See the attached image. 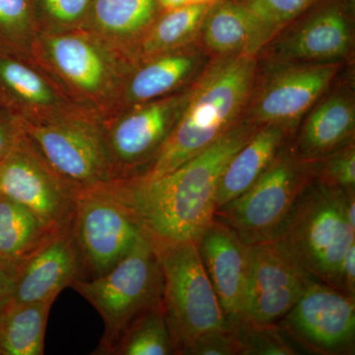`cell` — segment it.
<instances>
[{"mask_svg":"<svg viewBox=\"0 0 355 355\" xmlns=\"http://www.w3.org/2000/svg\"><path fill=\"white\" fill-rule=\"evenodd\" d=\"M258 125L238 123L202 153L153 180L123 178L96 187L121 203L154 246L198 241L216 218L226 166Z\"/></svg>","mask_w":355,"mask_h":355,"instance_id":"1","label":"cell"},{"mask_svg":"<svg viewBox=\"0 0 355 355\" xmlns=\"http://www.w3.org/2000/svg\"><path fill=\"white\" fill-rule=\"evenodd\" d=\"M252 55H226L203 72L141 180L173 171L209 148L238 123L256 79Z\"/></svg>","mask_w":355,"mask_h":355,"instance_id":"2","label":"cell"},{"mask_svg":"<svg viewBox=\"0 0 355 355\" xmlns=\"http://www.w3.org/2000/svg\"><path fill=\"white\" fill-rule=\"evenodd\" d=\"M349 191L312 178L272 240L311 279L336 289L343 256L355 243L345 207Z\"/></svg>","mask_w":355,"mask_h":355,"instance_id":"3","label":"cell"},{"mask_svg":"<svg viewBox=\"0 0 355 355\" xmlns=\"http://www.w3.org/2000/svg\"><path fill=\"white\" fill-rule=\"evenodd\" d=\"M78 292L101 315L104 335L96 354H111L121 334L139 315L163 301L162 268L157 252L144 233L108 272L76 279Z\"/></svg>","mask_w":355,"mask_h":355,"instance_id":"4","label":"cell"},{"mask_svg":"<svg viewBox=\"0 0 355 355\" xmlns=\"http://www.w3.org/2000/svg\"><path fill=\"white\" fill-rule=\"evenodd\" d=\"M154 248L162 268L163 303L175 354H184L202 336L232 330L205 272L197 241Z\"/></svg>","mask_w":355,"mask_h":355,"instance_id":"5","label":"cell"},{"mask_svg":"<svg viewBox=\"0 0 355 355\" xmlns=\"http://www.w3.org/2000/svg\"><path fill=\"white\" fill-rule=\"evenodd\" d=\"M312 178L310 162L282 149L249 190L216 210V219L248 245L272 241Z\"/></svg>","mask_w":355,"mask_h":355,"instance_id":"6","label":"cell"},{"mask_svg":"<svg viewBox=\"0 0 355 355\" xmlns=\"http://www.w3.org/2000/svg\"><path fill=\"white\" fill-rule=\"evenodd\" d=\"M69 231L80 279H96L111 270L142 233L125 207L98 188L77 196Z\"/></svg>","mask_w":355,"mask_h":355,"instance_id":"7","label":"cell"},{"mask_svg":"<svg viewBox=\"0 0 355 355\" xmlns=\"http://www.w3.org/2000/svg\"><path fill=\"white\" fill-rule=\"evenodd\" d=\"M28 140L42 160L76 193L111 181V167L99 130L83 121L32 125Z\"/></svg>","mask_w":355,"mask_h":355,"instance_id":"8","label":"cell"},{"mask_svg":"<svg viewBox=\"0 0 355 355\" xmlns=\"http://www.w3.org/2000/svg\"><path fill=\"white\" fill-rule=\"evenodd\" d=\"M0 195L31 211L53 232L69 228L78 193L42 160L25 139L0 161Z\"/></svg>","mask_w":355,"mask_h":355,"instance_id":"9","label":"cell"},{"mask_svg":"<svg viewBox=\"0 0 355 355\" xmlns=\"http://www.w3.org/2000/svg\"><path fill=\"white\" fill-rule=\"evenodd\" d=\"M291 338L323 354L354 352L355 301L335 287L314 279L284 318Z\"/></svg>","mask_w":355,"mask_h":355,"instance_id":"10","label":"cell"},{"mask_svg":"<svg viewBox=\"0 0 355 355\" xmlns=\"http://www.w3.org/2000/svg\"><path fill=\"white\" fill-rule=\"evenodd\" d=\"M309 279L275 242L251 245L243 322L261 326L277 324L297 302Z\"/></svg>","mask_w":355,"mask_h":355,"instance_id":"11","label":"cell"},{"mask_svg":"<svg viewBox=\"0 0 355 355\" xmlns=\"http://www.w3.org/2000/svg\"><path fill=\"white\" fill-rule=\"evenodd\" d=\"M277 44V55L292 62L335 64L354 44V0H322Z\"/></svg>","mask_w":355,"mask_h":355,"instance_id":"12","label":"cell"},{"mask_svg":"<svg viewBox=\"0 0 355 355\" xmlns=\"http://www.w3.org/2000/svg\"><path fill=\"white\" fill-rule=\"evenodd\" d=\"M338 72L336 64L293 62L268 78L253 107L257 125H279L288 130L326 92Z\"/></svg>","mask_w":355,"mask_h":355,"instance_id":"13","label":"cell"},{"mask_svg":"<svg viewBox=\"0 0 355 355\" xmlns=\"http://www.w3.org/2000/svg\"><path fill=\"white\" fill-rule=\"evenodd\" d=\"M198 253L224 314L234 328L244 319L251 245L214 218L198 241Z\"/></svg>","mask_w":355,"mask_h":355,"instance_id":"14","label":"cell"},{"mask_svg":"<svg viewBox=\"0 0 355 355\" xmlns=\"http://www.w3.org/2000/svg\"><path fill=\"white\" fill-rule=\"evenodd\" d=\"M80 277L78 254L69 228L19 261L10 302L55 301Z\"/></svg>","mask_w":355,"mask_h":355,"instance_id":"15","label":"cell"},{"mask_svg":"<svg viewBox=\"0 0 355 355\" xmlns=\"http://www.w3.org/2000/svg\"><path fill=\"white\" fill-rule=\"evenodd\" d=\"M188 97L189 93L183 98L153 103L119 121L110 135L109 144H105L109 163L114 158L120 165H137L155 155Z\"/></svg>","mask_w":355,"mask_h":355,"instance_id":"16","label":"cell"},{"mask_svg":"<svg viewBox=\"0 0 355 355\" xmlns=\"http://www.w3.org/2000/svg\"><path fill=\"white\" fill-rule=\"evenodd\" d=\"M355 104L345 92L334 93L306 119L294 153L313 162L354 141Z\"/></svg>","mask_w":355,"mask_h":355,"instance_id":"17","label":"cell"},{"mask_svg":"<svg viewBox=\"0 0 355 355\" xmlns=\"http://www.w3.org/2000/svg\"><path fill=\"white\" fill-rule=\"evenodd\" d=\"M200 32L207 48L221 57H254L266 44L260 23L237 0L214 2L205 14Z\"/></svg>","mask_w":355,"mask_h":355,"instance_id":"18","label":"cell"},{"mask_svg":"<svg viewBox=\"0 0 355 355\" xmlns=\"http://www.w3.org/2000/svg\"><path fill=\"white\" fill-rule=\"evenodd\" d=\"M287 130L261 125L226 166L216 195V210L239 198L268 169L286 140Z\"/></svg>","mask_w":355,"mask_h":355,"instance_id":"19","label":"cell"},{"mask_svg":"<svg viewBox=\"0 0 355 355\" xmlns=\"http://www.w3.org/2000/svg\"><path fill=\"white\" fill-rule=\"evenodd\" d=\"M53 302H9L0 318L1 355L44 354V333Z\"/></svg>","mask_w":355,"mask_h":355,"instance_id":"20","label":"cell"},{"mask_svg":"<svg viewBox=\"0 0 355 355\" xmlns=\"http://www.w3.org/2000/svg\"><path fill=\"white\" fill-rule=\"evenodd\" d=\"M57 234L23 205L0 195V258L23 260Z\"/></svg>","mask_w":355,"mask_h":355,"instance_id":"21","label":"cell"},{"mask_svg":"<svg viewBox=\"0 0 355 355\" xmlns=\"http://www.w3.org/2000/svg\"><path fill=\"white\" fill-rule=\"evenodd\" d=\"M111 354H175L163 301L144 311L128 324Z\"/></svg>","mask_w":355,"mask_h":355,"instance_id":"22","label":"cell"},{"mask_svg":"<svg viewBox=\"0 0 355 355\" xmlns=\"http://www.w3.org/2000/svg\"><path fill=\"white\" fill-rule=\"evenodd\" d=\"M49 44L53 62L70 81L84 90L100 88L105 65L90 44L76 37L60 36L51 39Z\"/></svg>","mask_w":355,"mask_h":355,"instance_id":"23","label":"cell"},{"mask_svg":"<svg viewBox=\"0 0 355 355\" xmlns=\"http://www.w3.org/2000/svg\"><path fill=\"white\" fill-rule=\"evenodd\" d=\"M200 65V57L175 53L158 58L140 69L130 85V97L146 102L166 94L186 80Z\"/></svg>","mask_w":355,"mask_h":355,"instance_id":"24","label":"cell"},{"mask_svg":"<svg viewBox=\"0 0 355 355\" xmlns=\"http://www.w3.org/2000/svg\"><path fill=\"white\" fill-rule=\"evenodd\" d=\"M212 4V3H211ZM211 4H187L170 9L156 23L146 40V51L156 53L187 43L200 32Z\"/></svg>","mask_w":355,"mask_h":355,"instance_id":"25","label":"cell"},{"mask_svg":"<svg viewBox=\"0 0 355 355\" xmlns=\"http://www.w3.org/2000/svg\"><path fill=\"white\" fill-rule=\"evenodd\" d=\"M157 0H93L98 24L107 31L130 34L150 22Z\"/></svg>","mask_w":355,"mask_h":355,"instance_id":"26","label":"cell"},{"mask_svg":"<svg viewBox=\"0 0 355 355\" xmlns=\"http://www.w3.org/2000/svg\"><path fill=\"white\" fill-rule=\"evenodd\" d=\"M260 23L266 43L322 0H237Z\"/></svg>","mask_w":355,"mask_h":355,"instance_id":"27","label":"cell"},{"mask_svg":"<svg viewBox=\"0 0 355 355\" xmlns=\"http://www.w3.org/2000/svg\"><path fill=\"white\" fill-rule=\"evenodd\" d=\"M240 354L291 355L297 354L293 345L280 334L275 324L261 326L243 322L233 328Z\"/></svg>","mask_w":355,"mask_h":355,"instance_id":"28","label":"cell"},{"mask_svg":"<svg viewBox=\"0 0 355 355\" xmlns=\"http://www.w3.org/2000/svg\"><path fill=\"white\" fill-rule=\"evenodd\" d=\"M310 163L314 179L343 191H354V141L326 157Z\"/></svg>","mask_w":355,"mask_h":355,"instance_id":"29","label":"cell"},{"mask_svg":"<svg viewBox=\"0 0 355 355\" xmlns=\"http://www.w3.org/2000/svg\"><path fill=\"white\" fill-rule=\"evenodd\" d=\"M0 78L7 87L26 101L40 105L53 101L51 89L43 79L20 62L0 60Z\"/></svg>","mask_w":355,"mask_h":355,"instance_id":"30","label":"cell"},{"mask_svg":"<svg viewBox=\"0 0 355 355\" xmlns=\"http://www.w3.org/2000/svg\"><path fill=\"white\" fill-rule=\"evenodd\" d=\"M189 355H234L240 354L239 345L234 330L216 331L196 340L184 350Z\"/></svg>","mask_w":355,"mask_h":355,"instance_id":"31","label":"cell"},{"mask_svg":"<svg viewBox=\"0 0 355 355\" xmlns=\"http://www.w3.org/2000/svg\"><path fill=\"white\" fill-rule=\"evenodd\" d=\"M53 19L71 23L80 19L93 0H40Z\"/></svg>","mask_w":355,"mask_h":355,"instance_id":"32","label":"cell"},{"mask_svg":"<svg viewBox=\"0 0 355 355\" xmlns=\"http://www.w3.org/2000/svg\"><path fill=\"white\" fill-rule=\"evenodd\" d=\"M29 0H0V27L20 29L29 20Z\"/></svg>","mask_w":355,"mask_h":355,"instance_id":"33","label":"cell"},{"mask_svg":"<svg viewBox=\"0 0 355 355\" xmlns=\"http://www.w3.org/2000/svg\"><path fill=\"white\" fill-rule=\"evenodd\" d=\"M19 261L0 258V318L12 297Z\"/></svg>","mask_w":355,"mask_h":355,"instance_id":"34","label":"cell"},{"mask_svg":"<svg viewBox=\"0 0 355 355\" xmlns=\"http://www.w3.org/2000/svg\"><path fill=\"white\" fill-rule=\"evenodd\" d=\"M338 289L355 295V243L345 252L338 270Z\"/></svg>","mask_w":355,"mask_h":355,"instance_id":"35","label":"cell"},{"mask_svg":"<svg viewBox=\"0 0 355 355\" xmlns=\"http://www.w3.org/2000/svg\"><path fill=\"white\" fill-rule=\"evenodd\" d=\"M18 139L13 128L0 121V161L13 148Z\"/></svg>","mask_w":355,"mask_h":355,"instance_id":"36","label":"cell"},{"mask_svg":"<svg viewBox=\"0 0 355 355\" xmlns=\"http://www.w3.org/2000/svg\"><path fill=\"white\" fill-rule=\"evenodd\" d=\"M157 1L167 10L191 4L190 0H157Z\"/></svg>","mask_w":355,"mask_h":355,"instance_id":"37","label":"cell"},{"mask_svg":"<svg viewBox=\"0 0 355 355\" xmlns=\"http://www.w3.org/2000/svg\"><path fill=\"white\" fill-rule=\"evenodd\" d=\"M216 0H190V3L193 4H211Z\"/></svg>","mask_w":355,"mask_h":355,"instance_id":"38","label":"cell"},{"mask_svg":"<svg viewBox=\"0 0 355 355\" xmlns=\"http://www.w3.org/2000/svg\"><path fill=\"white\" fill-rule=\"evenodd\" d=\"M0 355H1V352H0Z\"/></svg>","mask_w":355,"mask_h":355,"instance_id":"39","label":"cell"}]
</instances>
